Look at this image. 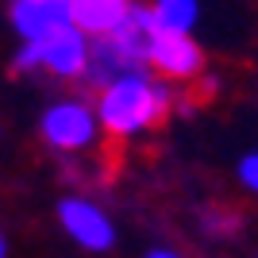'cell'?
Instances as JSON below:
<instances>
[{"mask_svg": "<svg viewBox=\"0 0 258 258\" xmlns=\"http://www.w3.org/2000/svg\"><path fill=\"white\" fill-rule=\"evenodd\" d=\"M239 181L247 185L250 193H258V154H247L239 162Z\"/></svg>", "mask_w": 258, "mask_h": 258, "instance_id": "11", "label": "cell"}, {"mask_svg": "<svg viewBox=\"0 0 258 258\" xmlns=\"http://www.w3.org/2000/svg\"><path fill=\"white\" fill-rule=\"evenodd\" d=\"M97 112L81 100H62L43 116V139L58 151H81L97 135Z\"/></svg>", "mask_w": 258, "mask_h": 258, "instance_id": "3", "label": "cell"}, {"mask_svg": "<svg viewBox=\"0 0 258 258\" xmlns=\"http://www.w3.org/2000/svg\"><path fill=\"white\" fill-rule=\"evenodd\" d=\"M127 74H151L147 70V58H143L139 50H131L127 43H119V39H112V35H104L97 46H89V66H85V81L89 85H112V81H119V77Z\"/></svg>", "mask_w": 258, "mask_h": 258, "instance_id": "4", "label": "cell"}, {"mask_svg": "<svg viewBox=\"0 0 258 258\" xmlns=\"http://www.w3.org/2000/svg\"><path fill=\"white\" fill-rule=\"evenodd\" d=\"M147 258H181V254H173V250H151Z\"/></svg>", "mask_w": 258, "mask_h": 258, "instance_id": "12", "label": "cell"}, {"mask_svg": "<svg viewBox=\"0 0 258 258\" xmlns=\"http://www.w3.org/2000/svg\"><path fill=\"white\" fill-rule=\"evenodd\" d=\"M127 12H131V0H70V20L85 35H97V39L119 31Z\"/></svg>", "mask_w": 258, "mask_h": 258, "instance_id": "8", "label": "cell"}, {"mask_svg": "<svg viewBox=\"0 0 258 258\" xmlns=\"http://www.w3.org/2000/svg\"><path fill=\"white\" fill-rule=\"evenodd\" d=\"M39 46V70H50L58 77H81L89 66V35L70 23L62 31H54L50 39H43Z\"/></svg>", "mask_w": 258, "mask_h": 258, "instance_id": "5", "label": "cell"}, {"mask_svg": "<svg viewBox=\"0 0 258 258\" xmlns=\"http://www.w3.org/2000/svg\"><path fill=\"white\" fill-rule=\"evenodd\" d=\"M58 216H62V227H66V231H70V235H74L85 250H108L112 243H116L112 220H108V216L100 212L93 201L70 197V201H62Z\"/></svg>", "mask_w": 258, "mask_h": 258, "instance_id": "6", "label": "cell"}, {"mask_svg": "<svg viewBox=\"0 0 258 258\" xmlns=\"http://www.w3.org/2000/svg\"><path fill=\"white\" fill-rule=\"evenodd\" d=\"M170 85L154 81L151 74H127L100 89L97 119L112 139H131L139 131L158 127L170 112Z\"/></svg>", "mask_w": 258, "mask_h": 258, "instance_id": "1", "label": "cell"}, {"mask_svg": "<svg viewBox=\"0 0 258 258\" xmlns=\"http://www.w3.org/2000/svg\"><path fill=\"white\" fill-rule=\"evenodd\" d=\"M0 258H4V239H0Z\"/></svg>", "mask_w": 258, "mask_h": 258, "instance_id": "13", "label": "cell"}, {"mask_svg": "<svg viewBox=\"0 0 258 258\" xmlns=\"http://www.w3.org/2000/svg\"><path fill=\"white\" fill-rule=\"evenodd\" d=\"M201 224H205L208 235H231L239 227V216L235 212H224V208H208L205 216H201Z\"/></svg>", "mask_w": 258, "mask_h": 258, "instance_id": "10", "label": "cell"}, {"mask_svg": "<svg viewBox=\"0 0 258 258\" xmlns=\"http://www.w3.org/2000/svg\"><path fill=\"white\" fill-rule=\"evenodd\" d=\"M147 70L166 81H193L205 70V54L185 31H154L147 43Z\"/></svg>", "mask_w": 258, "mask_h": 258, "instance_id": "2", "label": "cell"}, {"mask_svg": "<svg viewBox=\"0 0 258 258\" xmlns=\"http://www.w3.org/2000/svg\"><path fill=\"white\" fill-rule=\"evenodd\" d=\"M151 12H154V23L162 31H185L189 35L197 16H201V4L197 0H154Z\"/></svg>", "mask_w": 258, "mask_h": 258, "instance_id": "9", "label": "cell"}, {"mask_svg": "<svg viewBox=\"0 0 258 258\" xmlns=\"http://www.w3.org/2000/svg\"><path fill=\"white\" fill-rule=\"evenodd\" d=\"M70 23V0H12V27L27 43H43Z\"/></svg>", "mask_w": 258, "mask_h": 258, "instance_id": "7", "label": "cell"}]
</instances>
